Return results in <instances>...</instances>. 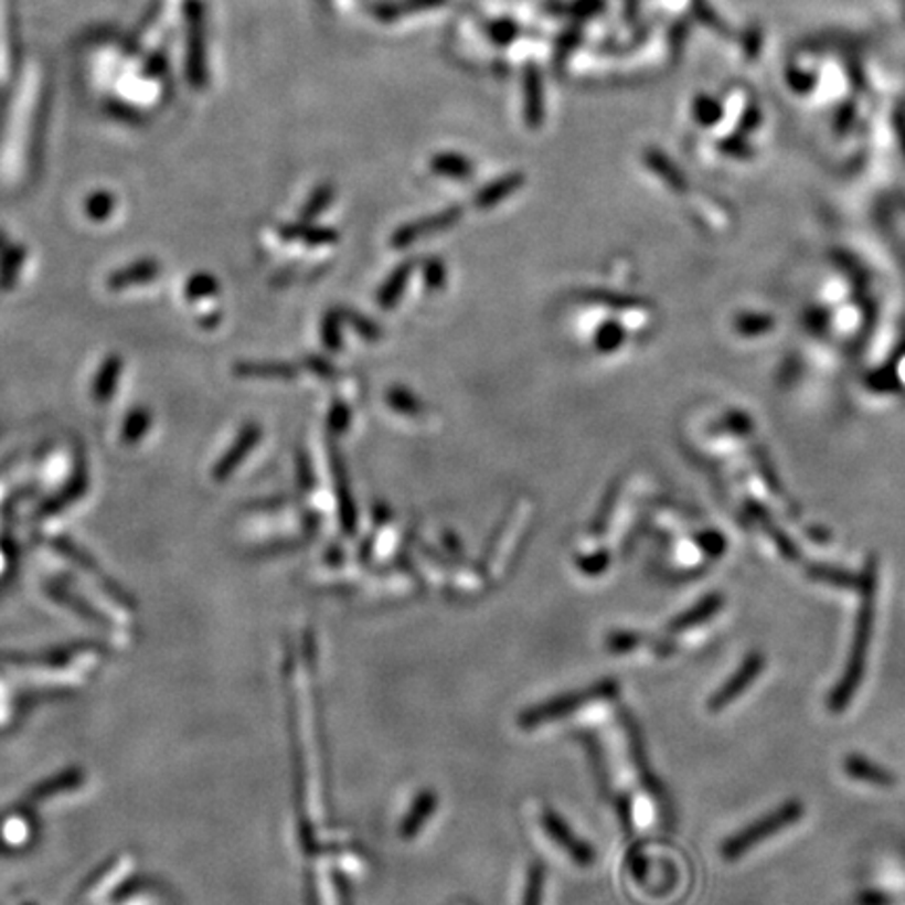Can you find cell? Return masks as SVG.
I'll return each mask as SVG.
<instances>
[{
    "label": "cell",
    "instance_id": "cell-1",
    "mask_svg": "<svg viewBox=\"0 0 905 905\" xmlns=\"http://www.w3.org/2000/svg\"><path fill=\"white\" fill-rule=\"evenodd\" d=\"M805 816L801 802L790 801L784 802L780 809H776L774 813L765 816L748 828H744L736 837H732L727 843L721 847V858L725 862H738L746 853H750L753 849L762 847L765 841H769V837H776L784 832L786 828L795 826Z\"/></svg>",
    "mask_w": 905,
    "mask_h": 905
},
{
    "label": "cell",
    "instance_id": "cell-2",
    "mask_svg": "<svg viewBox=\"0 0 905 905\" xmlns=\"http://www.w3.org/2000/svg\"><path fill=\"white\" fill-rule=\"evenodd\" d=\"M874 601L867 599L864 604V610L858 620V629H855V641H853V650H851V659L847 664V673H844L841 685L837 688L834 696L830 700V709L834 713H841L847 709L849 700L853 696V692H858V685L864 678L865 669V652L870 646V638H872V627H874Z\"/></svg>",
    "mask_w": 905,
    "mask_h": 905
},
{
    "label": "cell",
    "instance_id": "cell-3",
    "mask_svg": "<svg viewBox=\"0 0 905 905\" xmlns=\"http://www.w3.org/2000/svg\"><path fill=\"white\" fill-rule=\"evenodd\" d=\"M763 669H765V659H763L759 652H753L748 659L744 660L741 671H738L734 678L730 679V681L721 688L720 692L711 699L709 709H711L713 713H721V711H725L727 706H732V702L736 699H741L742 694L748 690V685L759 679Z\"/></svg>",
    "mask_w": 905,
    "mask_h": 905
},
{
    "label": "cell",
    "instance_id": "cell-4",
    "mask_svg": "<svg viewBox=\"0 0 905 905\" xmlns=\"http://www.w3.org/2000/svg\"><path fill=\"white\" fill-rule=\"evenodd\" d=\"M461 214H464L461 207H447V210L440 212V214H433V216H428V219H422V221H415V223H409V225L401 226V228L394 233V237H392V246H412L415 242H419V239H424V237H428V235H433V233L445 231V228L455 225V223L461 219Z\"/></svg>",
    "mask_w": 905,
    "mask_h": 905
},
{
    "label": "cell",
    "instance_id": "cell-5",
    "mask_svg": "<svg viewBox=\"0 0 905 905\" xmlns=\"http://www.w3.org/2000/svg\"><path fill=\"white\" fill-rule=\"evenodd\" d=\"M522 88H524V120L529 128H541L545 120V93H543V78L541 70L536 63H526L524 76H522Z\"/></svg>",
    "mask_w": 905,
    "mask_h": 905
},
{
    "label": "cell",
    "instance_id": "cell-6",
    "mask_svg": "<svg viewBox=\"0 0 905 905\" xmlns=\"http://www.w3.org/2000/svg\"><path fill=\"white\" fill-rule=\"evenodd\" d=\"M522 183H524V177H522L520 172L505 174V177L493 181L491 185L480 189L478 195H476V200H473V204H476V207H480V210H491V207L497 206V204H501L503 200H508L510 195H514L515 191L522 187Z\"/></svg>",
    "mask_w": 905,
    "mask_h": 905
},
{
    "label": "cell",
    "instance_id": "cell-7",
    "mask_svg": "<svg viewBox=\"0 0 905 905\" xmlns=\"http://www.w3.org/2000/svg\"><path fill=\"white\" fill-rule=\"evenodd\" d=\"M440 4H445V0H388V2L375 4L373 15L380 21L391 23V21L401 20L405 15H412L417 11H428V9L440 7Z\"/></svg>",
    "mask_w": 905,
    "mask_h": 905
},
{
    "label": "cell",
    "instance_id": "cell-8",
    "mask_svg": "<svg viewBox=\"0 0 905 905\" xmlns=\"http://www.w3.org/2000/svg\"><path fill=\"white\" fill-rule=\"evenodd\" d=\"M847 774L858 782L874 784V786H893L895 778L874 763L865 762L862 757H851L844 763Z\"/></svg>",
    "mask_w": 905,
    "mask_h": 905
},
{
    "label": "cell",
    "instance_id": "cell-9",
    "mask_svg": "<svg viewBox=\"0 0 905 905\" xmlns=\"http://www.w3.org/2000/svg\"><path fill=\"white\" fill-rule=\"evenodd\" d=\"M581 41H583V23H581V21L571 23V25L560 34L556 46H554V57H552L557 74L564 72L566 63L571 62V57H573V53H575L576 46L581 44Z\"/></svg>",
    "mask_w": 905,
    "mask_h": 905
},
{
    "label": "cell",
    "instance_id": "cell-10",
    "mask_svg": "<svg viewBox=\"0 0 905 905\" xmlns=\"http://www.w3.org/2000/svg\"><path fill=\"white\" fill-rule=\"evenodd\" d=\"M430 168L447 179H468L473 172L472 162L459 153H438L430 160Z\"/></svg>",
    "mask_w": 905,
    "mask_h": 905
},
{
    "label": "cell",
    "instance_id": "cell-11",
    "mask_svg": "<svg viewBox=\"0 0 905 905\" xmlns=\"http://www.w3.org/2000/svg\"><path fill=\"white\" fill-rule=\"evenodd\" d=\"M412 270L413 265L407 263V265H401V267L392 273L391 277H388V281L384 284V288L380 289V296H377L382 309H392V307L398 302L401 294L407 288V281H409V277H412Z\"/></svg>",
    "mask_w": 905,
    "mask_h": 905
},
{
    "label": "cell",
    "instance_id": "cell-12",
    "mask_svg": "<svg viewBox=\"0 0 905 905\" xmlns=\"http://www.w3.org/2000/svg\"><path fill=\"white\" fill-rule=\"evenodd\" d=\"M333 476H336V485H338V493H340V515H342V524H344V529L347 531H354V503H352V497H350L349 482H347V472H344V466H342V461H340V457L336 455V459H333Z\"/></svg>",
    "mask_w": 905,
    "mask_h": 905
},
{
    "label": "cell",
    "instance_id": "cell-13",
    "mask_svg": "<svg viewBox=\"0 0 905 905\" xmlns=\"http://www.w3.org/2000/svg\"><path fill=\"white\" fill-rule=\"evenodd\" d=\"M258 438H260V430H258L256 426L246 428L244 434H242V438H239V443H237V447H233V449L228 451L225 461L221 464V470H216V473H219L221 478H225L226 473L231 472V470L246 457V451H249V449L258 443Z\"/></svg>",
    "mask_w": 905,
    "mask_h": 905
},
{
    "label": "cell",
    "instance_id": "cell-14",
    "mask_svg": "<svg viewBox=\"0 0 905 905\" xmlns=\"http://www.w3.org/2000/svg\"><path fill=\"white\" fill-rule=\"evenodd\" d=\"M604 9V0H573L564 7H552L554 13H562L566 18H573L575 21L592 20L596 18L597 13Z\"/></svg>",
    "mask_w": 905,
    "mask_h": 905
},
{
    "label": "cell",
    "instance_id": "cell-15",
    "mask_svg": "<svg viewBox=\"0 0 905 905\" xmlns=\"http://www.w3.org/2000/svg\"><path fill=\"white\" fill-rule=\"evenodd\" d=\"M288 237H298L302 242H307L310 246H323V244H333L338 242V233H333L330 228H312V226H288L286 228Z\"/></svg>",
    "mask_w": 905,
    "mask_h": 905
},
{
    "label": "cell",
    "instance_id": "cell-16",
    "mask_svg": "<svg viewBox=\"0 0 905 905\" xmlns=\"http://www.w3.org/2000/svg\"><path fill=\"white\" fill-rule=\"evenodd\" d=\"M489 39L497 44V46H508L518 39L520 34V25L514 20H497L489 23Z\"/></svg>",
    "mask_w": 905,
    "mask_h": 905
},
{
    "label": "cell",
    "instance_id": "cell-17",
    "mask_svg": "<svg viewBox=\"0 0 905 905\" xmlns=\"http://www.w3.org/2000/svg\"><path fill=\"white\" fill-rule=\"evenodd\" d=\"M331 198H333V187L328 185V183L317 187L315 193L310 195L307 206L302 210V219H305V221H312L315 216H319L326 207L330 206Z\"/></svg>",
    "mask_w": 905,
    "mask_h": 905
},
{
    "label": "cell",
    "instance_id": "cell-18",
    "mask_svg": "<svg viewBox=\"0 0 905 905\" xmlns=\"http://www.w3.org/2000/svg\"><path fill=\"white\" fill-rule=\"evenodd\" d=\"M388 405H391L392 409L403 413V415H417V413L422 412L419 401L413 396L412 392L405 391V388H391V391H388Z\"/></svg>",
    "mask_w": 905,
    "mask_h": 905
},
{
    "label": "cell",
    "instance_id": "cell-19",
    "mask_svg": "<svg viewBox=\"0 0 905 905\" xmlns=\"http://www.w3.org/2000/svg\"><path fill=\"white\" fill-rule=\"evenodd\" d=\"M239 373L256 375V377H294L296 370L289 365H275V363H263V365H247L246 370Z\"/></svg>",
    "mask_w": 905,
    "mask_h": 905
},
{
    "label": "cell",
    "instance_id": "cell-20",
    "mask_svg": "<svg viewBox=\"0 0 905 905\" xmlns=\"http://www.w3.org/2000/svg\"><path fill=\"white\" fill-rule=\"evenodd\" d=\"M620 342H622V330H618V326H615V323H606L597 331L596 347L604 350V352L617 349Z\"/></svg>",
    "mask_w": 905,
    "mask_h": 905
},
{
    "label": "cell",
    "instance_id": "cell-21",
    "mask_svg": "<svg viewBox=\"0 0 905 905\" xmlns=\"http://www.w3.org/2000/svg\"><path fill=\"white\" fill-rule=\"evenodd\" d=\"M424 279H426L428 288H443V286H445V281H447V270H445V265H443L438 258L428 260V263H426V268H424Z\"/></svg>",
    "mask_w": 905,
    "mask_h": 905
},
{
    "label": "cell",
    "instance_id": "cell-22",
    "mask_svg": "<svg viewBox=\"0 0 905 905\" xmlns=\"http://www.w3.org/2000/svg\"><path fill=\"white\" fill-rule=\"evenodd\" d=\"M344 317L349 319L350 323L354 326V330L359 331L365 340H377L380 338V328L375 323H371L370 319H365L356 312H344Z\"/></svg>",
    "mask_w": 905,
    "mask_h": 905
},
{
    "label": "cell",
    "instance_id": "cell-23",
    "mask_svg": "<svg viewBox=\"0 0 905 905\" xmlns=\"http://www.w3.org/2000/svg\"><path fill=\"white\" fill-rule=\"evenodd\" d=\"M340 317L338 315H328V319L323 321V342L330 350L340 349Z\"/></svg>",
    "mask_w": 905,
    "mask_h": 905
},
{
    "label": "cell",
    "instance_id": "cell-24",
    "mask_svg": "<svg viewBox=\"0 0 905 905\" xmlns=\"http://www.w3.org/2000/svg\"><path fill=\"white\" fill-rule=\"evenodd\" d=\"M350 424V412L347 405H342V403H338V405H333V409L330 413V426L331 430H336V433H342V430H347Z\"/></svg>",
    "mask_w": 905,
    "mask_h": 905
},
{
    "label": "cell",
    "instance_id": "cell-25",
    "mask_svg": "<svg viewBox=\"0 0 905 905\" xmlns=\"http://www.w3.org/2000/svg\"><path fill=\"white\" fill-rule=\"evenodd\" d=\"M307 363H309L310 371H312L315 375H319V377H331V375H333V370H331L330 365H328L323 359L310 356V359H307Z\"/></svg>",
    "mask_w": 905,
    "mask_h": 905
}]
</instances>
